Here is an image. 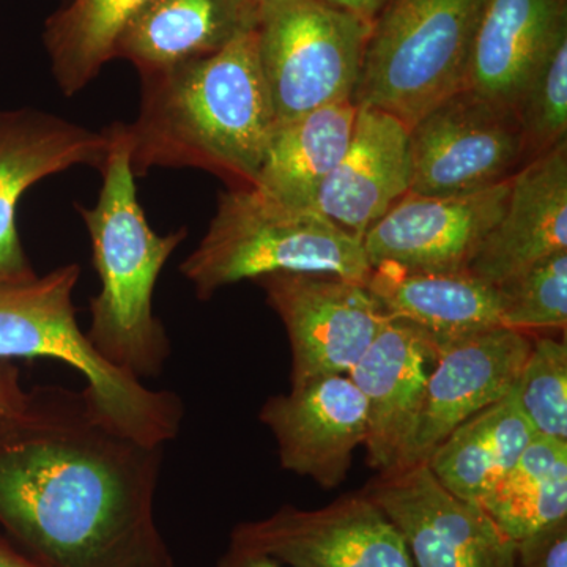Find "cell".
I'll list each match as a JSON object with an SVG mask.
<instances>
[{"mask_svg": "<svg viewBox=\"0 0 567 567\" xmlns=\"http://www.w3.org/2000/svg\"><path fill=\"white\" fill-rule=\"evenodd\" d=\"M516 567H567V518L517 540Z\"/></svg>", "mask_w": 567, "mask_h": 567, "instance_id": "29", "label": "cell"}, {"mask_svg": "<svg viewBox=\"0 0 567 567\" xmlns=\"http://www.w3.org/2000/svg\"><path fill=\"white\" fill-rule=\"evenodd\" d=\"M0 567H44L41 563L32 558L31 555L25 554L10 544L9 540L0 536Z\"/></svg>", "mask_w": 567, "mask_h": 567, "instance_id": "33", "label": "cell"}, {"mask_svg": "<svg viewBox=\"0 0 567 567\" xmlns=\"http://www.w3.org/2000/svg\"><path fill=\"white\" fill-rule=\"evenodd\" d=\"M324 2L339 7V9L350 11V13L363 18L365 21L374 22L380 11L383 10V7H385L390 0H324Z\"/></svg>", "mask_w": 567, "mask_h": 567, "instance_id": "32", "label": "cell"}, {"mask_svg": "<svg viewBox=\"0 0 567 567\" xmlns=\"http://www.w3.org/2000/svg\"><path fill=\"white\" fill-rule=\"evenodd\" d=\"M230 546L287 567H416L401 533L364 491L319 509L282 506L244 522Z\"/></svg>", "mask_w": 567, "mask_h": 567, "instance_id": "10", "label": "cell"}, {"mask_svg": "<svg viewBox=\"0 0 567 567\" xmlns=\"http://www.w3.org/2000/svg\"><path fill=\"white\" fill-rule=\"evenodd\" d=\"M257 21L254 0H151L122 29L114 58L140 73L173 69L216 54L256 31Z\"/></svg>", "mask_w": 567, "mask_h": 567, "instance_id": "20", "label": "cell"}, {"mask_svg": "<svg viewBox=\"0 0 567 567\" xmlns=\"http://www.w3.org/2000/svg\"><path fill=\"white\" fill-rule=\"evenodd\" d=\"M141 111L126 125L134 177L199 167L254 186L276 128L256 31L173 69L141 73Z\"/></svg>", "mask_w": 567, "mask_h": 567, "instance_id": "2", "label": "cell"}, {"mask_svg": "<svg viewBox=\"0 0 567 567\" xmlns=\"http://www.w3.org/2000/svg\"><path fill=\"white\" fill-rule=\"evenodd\" d=\"M259 420L275 436L282 468L324 488L344 483L368 436V404L347 374L292 385L265 402Z\"/></svg>", "mask_w": 567, "mask_h": 567, "instance_id": "13", "label": "cell"}, {"mask_svg": "<svg viewBox=\"0 0 567 567\" xmlns=\"http://www.w3.org/2000/svg\"><path fill=\"white\" fill-rule=\"evenodd\" d=\"M360 240L316 210L287 207L254 186L219 196L203 241L182 264L200 300L223 287L275 274L333 275L368 282Z\"/></svg>", "mask_w": 567, "mask_h": 567, "instance_id": "5", "label": "cell"}, {"mask_svg": "<svg viewBox=\"0 0 567 567\" xmlns=\"http://www.w3.org/2000/svg\"><path fill=\"white\" fill-rule=\"evenodd\" d=\"M565 28L567 0H486L464 89L516 110L529 74Z\"/></svg>", "mask_w": 567, "mask_h": 567, "instance_id": "21", "label": "cell"}, {"mask_svg": "<svg viewBox=\"0 0 567 567\" xmlns=\"http://www.w3.org/2000/svg\"><path fill=\"white\" fill-rule=\"evenodd\" d=\"M486 0H390L372 22L354 91L409 130L462 91Z\"/></svg>", "mask_w": 567, "mask_h": 567, "instance_id": "6", "label": "cell"}, {"mask_svg": "<svg viewBox=\"0 0 567 567\" xmlns=\"http://www.w3.org/2000/svg\"><path fill=\"white\" fill-rule=\"evenodd\" d=\"M509 185L511 177L483 192L457 196L406 193L364 234L361 245L369 265L468 270L505 212Z\"/></svg>", "mask_w": 567, "mask_h": 567, "instance_id": "12", "label": "cell"}, {"mask_svg": "<svg viewBox=\"0 0 567 567\" xmlns=\"http://www.w3.org/2000/svg\"><path fill=\"white\" fill-rule=\"evenodd\" d=\"M106 132L111 142L99 203L78 207L102 284L91 300L85 334L111 364L142 380L162 374L171 357L169 336L153 312V293L186 229L169 235L152 229L137 203L126 125L115 123Z\"/></svg>", "mask_w": 567, "mask_h": 567, "instance_id": "3", "label": "cell"}, {"mask_svg": "<svg viewBox=\"0 0 567 567\" xmlns=\"http://www.w3.org/2000/svg\"><path fill=\"white\" fill-rule=\"evenodd\" d=\"M481 506L514 543L567 518V442L533 436Z\"/></svg>", "mask_w": 567, "mask_h": 567, "instance_id": "24", "label": "cell"}, {"mask_svg": "<svg viewBox=\"0 0 567 567\" xmlns=\"http://www.w3.org/2000/svg\"><path fill=\"white\" fill-rule=\"evenodd\" d=\"M535 435L513 390L457 425L425 464L447 491L481 505Z\"/></svg>", "mask_w": 567, "mask_h": 567, "instance_id": "23", "label": "cell"}, {"mask_svg": "<svg viewBox=\"0 0 567 567\" xmlns=\"http://www.w3.org/2000/svg\"><path fill=\"white\" fill-rule=\"evenodd\" d=\"M162 461L85 390L35 388L0 417V527L44 567H174L155 518Z\"/></svg>", "mask_w": 567, "mask_h": 567, "instance_id": "1", "label": "cell"}, {"mask_svg": "<svg viewBox=\"0 0 567 567\" xmlns=\"http://www.w3.org/2000/svg\"><path fill=\"white\" fill-rule=\"evenodd\" d=\"M514 395L536 435L567 442L566 341L540 338L533 342Z\"/></svg>", "mask_w": 567, "mask_h": 567, "instance_id": "28", "label": "cell"}, {"mask_svg": "<svg viewBox=\"0 0 567 567\" xmlns=\"http://www.w3.org/2000/svg\"><path fill=\"white\" fill-rule=\"evenodd\" d=\"M532 346L524 331L499 327L443 350L425 383L415 432L399 470L425 464L457 425L513 393Z\"/></svg>", "mask_w": 567, "mask_h": 567, "instance_id": "15", "label": "cell"}, {"mask_svg": "<svg viewBox=\"0 0 567 567\" xmlns=\"http://www.w3.org/2000/svg\"><path fill=\"white\" fill-rule=\"evenodd\" d=\"M256 281L289 336L292 385L349 374L390 319L363 282L317 274H275Z\"/></svg>", "mask_w": 567, "mask_h": 567, "instance_id": "9", "label": "cell"}, {"mask_svg": "<svg viewBox=\"0 0 567 567\" xmlns=\"http://www.w3.org/2000/svg\"><path fill=\"white\" fill-rule=\"evenodd\" d=\"M357 112L353 102L336 103L276 125L254 188L287 207L316 210L352 140Z\"/></svg>", "mask_w": 567, "mask_h": 567, "instance_id": "22", "label": "cell"}, {"mask_svg": "<svg viewBox=\"0 0 567 567\" xmlns=\"http://www.w3.org/2000/svg\"><path fill=\"white\" fill-rule=\"evenodd\" d=\"M514 111L529 158L567 142V28L537 62Z\"/></svg>", "mask_w": 567, "mask_h": 567, "instance_id": "26", "label": "cell"}, {"mask_svg": "<svg viewBox=\"0 0 567 567\" xmlns=\"http://www.w3.org/2000/svg\"><path fill=\"white\" fill-rule=\"evenodd\" d=\"M372 22L324 0H264L257 52L276 125L353 102Z\"/></svg>", "mask_w": 567, "mask_h": 567, "instance_id": "7", "label": "cell"}, {"mask_svg": "<svg viewBox=\"0 0 567 567\" xmlns=\"http://www.w3.org/2000/svg\"><path fill=\"white\" fill-rule=\"evenodd\" d=\"M524 155L516 112L462 89L410 128V193L483 192L513 177Z\"/></svg>", "mask_w": 567, "mask_h": 567, "instance_id": "8", "label": "cell"}, {"mask_svg": "<svg viewBox=\"0 0 567 567\" xmlns=\"http://www.w3.org/2000/svg\"><path fill=\"white\" fill-rule=\"evenodd\" d=\"M495 287L503 327L524 333L566 330L567 251L554 254Z\"/></svg>", "mask_w": 567, "mask_h": 567, "instance_id": "27", "label": "cell"}, {"mask_svg": "<svg viewBox=\"0 0 567 567\" xmlns=\"http://www.w3.org/2000/svg\"><path fill=\"white\" fill-rule=\"evenodd\" d=\"M410 130L394 115L358 106L352 140L323 183L316 212L357 240L410 192Z\"/></svg>", "mask_w": 567, "mask_h": 567, "instance_id": "17", "label": "cell"}, {"mask_svg": "<svg viewBox=\"0 0 567 567\" xmlns=\"http://www.w3.org/2000/svg\"><path fill=\"white\" fill-rule=\"evenodd\" d=\"M364 492L401 533L416 567H516V543L483 506L447 491L427 464L382 473Z\"/></svg>", "mask_w": 567, "mask_h": 567, "instance_id": "11", "label": "cell"}, {"mask_svg": "<svg viewBox=\"0 0 567 567\" xmlns=\"http://www.w3.org/2000/svg\"><path fill=\"white\" fill-rule=\"evenodd\" d=\"M439 350L423 331L401 319H388L374 342L349 375L368 404V462L380 473L395 472L404 462L425 383Z\"/></svg>", "mask_w": 567, "mask_h": 567, "instance_id": "16", "label": "cell"}, {"mask_svg": "<svg viewBox=\"0 0 567 567\" xmlns=\"http://www.w3.org/2000/svg\"><path fill=\"white\" fill-rule=\"evenodd\" d=\"M216 567H284L276 563L275 559L265 557V555L256 554V551L244 550L230 546L226 555L219 559Z\"/></svg>", "mask_w": 567, "mask_h": 567, "instance_id": "31", "label": "cell"}, {"mask_svg": "<svg viewBox=\"0 0 567 567\" xmlns=\"http://www.w3.org/2000/svg\"><path fill=\"white\" fill-rule=\"evenodd\" d=\"M28 402L29 393L22 390L20 372L9 360H0V417L21 415Z\"/></svg>", "mask_w": 567, "mask_h": 567, "instance_id": "30", "label": "cell"}, {"mask_svg": "<svg viewBox=\"0 0 567 567\" xmlns=\"http://www.w3.org/2000/svg\"><path fill=\"white\" fill-rule=\"evenodd\" d=\"M110 134L37 110H0V287L35 278L17 227L22 194L76 166L102 169Z\"/></svg>", "mask_w": 567, "mask_h": 567, "instance_id": "14", "label": "cell"}, {"mask_svg": "<svg viewBox=\"0 0 567 567\" xmlns=\"http://www.w3.org/2000/svg\"><path fill=\"white\" fill-rule=\"evenodd\" d=\"M254 2L259 3V6H260V3L264 2V0H254Z\"/></svg>", "mask_w": 567, "mask_h": 567, "instance_id": "34", "label": "cell"}, {"mask_svg": "<svg viewBox=\"0 0 567 567\" xmlns=\"http://www.w3.org/2000/svg\"><path fill=\"white\" fill-rule=\"evenodd\" d=\"M365 286L388 317L423 331L439 354L464 339L503 327L498 290L470 270H412L380 264L372 267Z\"/></svg>", "mask_w": 567, "mask_h": 567, "instance_id": "19", "label": "cell"}, {"mask_svg": "<svg viewBox=\"0 0 567 567\" xmlns=\"http://www.w3.org/2000/svg\"><path fill=\"white\" fill-rule=\"evenodd\" d=\"M567 251V142L511 177L505 212L468 270L492 286Z\"/></svg>", "mask_w": 567, "mask_h": 567, "instance_id": "18", "label": "cell"}, {"mask_svg": "<svg viewBox=\"0 0 567 567\" xmlns=\"http://www.w3.org/2000/svg\"><path fill=\"white\" fill-rule=\"evenodd\" d=\"M78 264L62 265L29 281L0 287V360L52 358L84 377L85 393L103 420L137 442L164 446L181 434L182 399L155 391L115 368L76 322L73 290Z\"/></svg>", "mask_w": 567, "mask_h": 567, "instance_id": "4", "label": "cell"}, {"mask_svg": "<svg viewBox=\"0 0 567 567\" xmlns=\"http://www.w3.org/2000/svg\"><path fill=\"white\" fill-rule=\"evenodd\" d=\"M151 0H69L44 25V47L63 95L82 91L114 59L122 29Z\"/></svg>", "mask_w": 567, "mask_h": 567, "instance_id": "25", "label": "cell"}]
</instances>
